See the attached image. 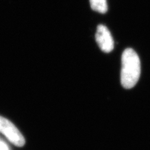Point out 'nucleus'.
<instances>
[{
	"mask_svg": "<svg viewBox=\"0 0 150 150\" xmlns=\"http://www.w3.org/2000/svg\"><path fill=\"white\" fill-rule=\"evenodd\" d=\"M141 63L139 56L131 48L126 49L121 56V83L123 88H133L139 80Z\"/></svg>",
	"mask_w": 150,
	"mask_h": 150,
	"instance_id": "obj_1",
	"label": "nucleus"
},
{
	"mask_svg": "<svg viewBox=\"0 0 150 150\" xmlns=\"http://www.w3.org/2000/svg\"><path fill=\"white\" fill-rule=\"evenodd\" d=\"M0 132L15 146L21 147L25 144V139L20 131L10 121L0 116Z\"/></svg>",
	"mask_w": 150,
	"mask_h": 150,
	"instance_id": "obj_2",
	"label": "nucleus"
},
{
	"mask_svg": "<svg viewBox=\"0 0 150 150\" xmlns=\"http://www.w3.org/2000/svg\"><path fill=\"white\" fill-rule=\"evenodd\" d=\"M96 41L101 51L110 53L114 48V41L108 28L103 25H98L95 35Z\"/></svg>",
	"mask_w": 150,
	"mask_h": 150,
	"instance_id": "obj_3",
	"label": "nucleus"
},
{
	"mask_svg": "<svg viewBox=\"0 0 150 150\" xmlns=\"http://www.w3.org/2000/svg\"><path fill=\"white\" fill-rule=\"evenodd\" d=\"M90 6L93 11L105 14L108 11L106 0H90Z\"/></svg>",
	"mask_w": 150,
	"mask_h": 150,
	"instance_id": "obj_4",
	"label": "nucleus"
}]
</instances>
